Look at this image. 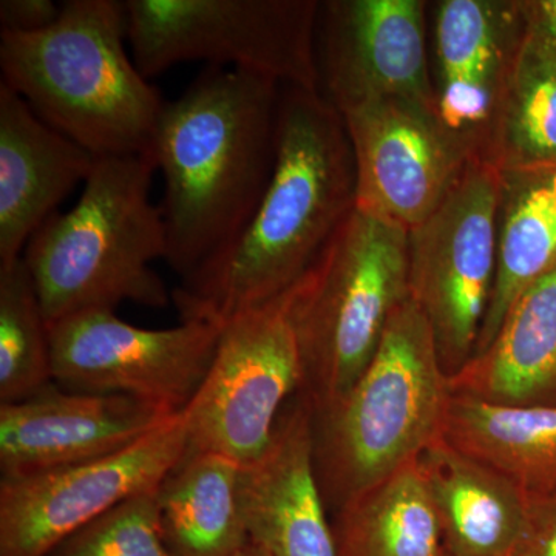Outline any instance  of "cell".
I'll return each mask as SVG.
<instances>
[{"mask_svg":"<svg viewBox=\"0 0 556 556\" xmlns=\"http://www.w3.org/2000/svg\"><path fill=\"white\" fill-rule=\"evenodd\" d=\"M281 87L207 67L164 105L152 156L164 181V262L181 281L218 262L254 217L276 166Z\"/></svg>","mask_w":556,"mask_h":556,"instance_id":"cell-1","label":"cell"},{"mask_svg":"<svg viewBox=\"0 0 556 556\" xmlns=\"http://www.w3.org/2000/svg\"><path fill=\"white\" fill-rule=\"evenodd\" d=\"M356 208V170L345 123L318 91L283 86L268 189L239 241L181 281V321L223 325L288 291Z\"/></svg>","mask_w":556,"mask_h":556,"instance_id":"cell-2","label":"cell"},{"mask_svg":"<svg viewBox=\"0 0 556 556\" xmlns=\"http://www.w3.org/2000/svg\"><path fill=\"white\" fill-rule=\"evenodd\" d=\"M118 0H67L35 35L0 33V83L97 159L152 155L166 101L126 49Z\"/></svg>","mask_w":556,"mask_h":556,"instance_id":"cell-3","label":"cell"},{"mask_svg":"<svg viewBox=\"0 0 556 556\" xmlns=\"http://www.w3.org/2000/svg\"><path fill=\"white\" fill-rule=\"evenodd\" d=\"M156 164L144 155L97 159L78 203L51 215L25 248L47 324L135 302L166 308L172 292L152 263L166 258V229L150 201Z\"/></svg>","mask_w":556,"mask_h":556,"instance_id":"cell-4","label":"cell"},{"mask_svg":"<svg viewBox=\"0 0 556 556\" xmlns=\"http://www.w3.org/2000/svg\"><path fill=\"white\" fill-rule=\"evenodd\" d=\"M452 388L427 317L409 298L345 396L314 415L325 501L339 508L417 459L442 434Z\"/></svg>","mask_w":556,"mask_h":556,"instance_id":"cell-5","label":"cell"},{"mask_svg":"<svg viewBox=\"0 0 556 556\" xmlns=\"http://www.w3.org/2000/svg\"><path fill=\"white\" fill-rule=\"evenodd\" d=\"M294 292L302 391L318 415L345 396L409 299L408 230L354 208Z\"/></svg>","mask_w":556,"mask_h":556,"instance_id":"cell-6","label":"cell"},{"mask_svg":"<svg viewBox=\"0 0 556 556\" xmlns=\"http://www.w3.org/2000/svg\"><path fill=\"white\" fill-rule=\"evenodd\" d=\"M131 60L146 79L177 64L239 68L320 93L314 0H124Z\"/></svg>","mask_w":556,"mask_h":556,"instance_id":"cell-7","label":"cell"},{"mask_svg":"<svg viewBox=\"0 0 556 556\" xmlns=\"http://www.w3.org/2000/svg\"><path fill=\"white\" fill-rule=\"evenodd\" d=\"M294 285L223 325L206 379L182 412L186 455L212 453L243 467L269 447L289 399L305 382Z\"/></svg>","mask_w":556,"mask_h":556,"instance_id":"cell-8","label":"cell"},{"mask_svg":"<svg viewBox=\"0 0 556 556\" xmlns=\"http://www.w3.org/2000/svg\"><path fill=\"white\" fill-rule=\"evenodd\" d=\"M500 193V169L468 161L437 211L408 232L409 298L450 378L473 357L495 287Z\"/></svg>","mask_w":556,"mask_h":556,"instance_id":"cell-9","label":"cell"},{"mask_svg":"<svg viewBox=\"0 0 556 556\" xmlns=\"http://www.w3.org/2000/svg\"><path fill=\"white\" fill-rule=\"evenodd\" d=\"M53 379L70 391L124 394L169 415L188 408L217 353L223 327L181 321L149 329L113 309H91L51 325Z\"/></svg>","mask_w":556,"mask_h":556,"instance_id":"cell-10","label":"cell"},{"mask_svg":"<svg viewBox=\"0 0 556 556\" xmlns=\"http://www.w3.org/2000/svg\"><path fill=\"white\" fill-rule=\"evenodd\" d=\"M188 452L185 413L129 447L0 481V556H47L102 515L159 489Z\"/></svg>","mask_w":556,"mask_h":556,"instance_id":"cell-11","label":"cell"},{"mask_svg":"<svg viewBox=\"0 0 556 556\" xmlns=\"http://www.w3.org/2000/svg\"><path fill=\"white\" fill-rule=\"evenodd\" d=\"M354 170L356 208L408 232L445 200L468 164L437 110L378 98L340 112Z\"/></svg>","mask_w":556,"mask_h":556,"instance_id":"cell-12","label":"cell"},{"mask_svg":"<svg viewBox=\"0 0 556 556\" xmlns=\"http://www.w3.org/2000/svg\"><path fill=\"white\" fill-rule=\"evenodd\" d=\"M316 50L321 97L339 113L378 98L437 110L422 0L320 3Z\"/></svg>","mask_w":556,"mask_h":556,"instance_id":"cell-13","label":"cell"},{"mask_svg":"<svg viewBox=\"0 0 556 556\" xmlns=\"http://www.w3.org/2000/svg\"><path fill=\"white\" fill-rule=\"evenodd\" d=\"M521 0H441L433 7V84L442 126L468 160L486 161L517 61Z\"/></svg>","mask_w":556,"mask_h":556,"instance_id":"cell-14","label":"cell"},{"mask_svg":"<svg viewBox=\"0 0 556 556\" xmlns=\"http://www.w3.org/2000/svg\"><path fill=\"white\" fill-rule=\"evenodd\" d=\"M149 402L124 394L49 387L0 404L2 478L42 473L113 455L170 419Z\"/></svg>","mask_w":556,"mask_h":556,"instance_id":"cell-15","label":"cell"},{"mask_svg":"<svg viewBox=\"0 0 556 556\" xmlns=\"http://www.w3.org/2000/svg\"><path fill=\"white\" fill-rule=\"evenodd\" d=\"M239 497L249 540L270 556H338L305 393L283 409L266 452L241 467Z\"/></svg>","mask_w":556,"mask_h":556,"instance_id":"cell-16","label":"cell"},{"mask_svg":"<svg viewBox=\"0 0 556 556\" xmlns=\"http://www.w3.org/2000/svg\"><path fill=\"white\" fill-rule=\"evenodd\" d=\"M94 163L97 156L0 83V266L22 258L62 201L86 185Z\"/></svg>","mask_w":556,"mask_h":556,"instance_id":"cell-17","label":"cell"},{"mask_svg":"<svg viewBox=\"0 0 556 556\" xmlns=\"http://www.w3.org/2000/svg\"><path fill=\"white\" fill-rule=\"evenodd\" d=\"M450 388L490 404H556V266L522 291L490 346Z\"/></svg>","mask_w":556,"mask_h":556,"instance_id":"cell-18","label":"cell"},{"mask_svg":"<svg viewBox=\"0 0 556 556\" xmlns=\"http://www.w3.org/2000/svg\"><path fill=\"white\" fill-rule=\"evenodd\" d=\"M447 556H508L527 495L510 479L439 437L419 456Z\"/></svg>","mask_w":556,"mask_h":556,"instance_id":"cell-19","label":"cell"},{"mask_svg":"<svg viewBox=\"0 0 556 556\" xmlns=\"http://www.w3.org/2000/svg\"><path fill=\"white\" fill-rule=\"evenodd\" d=\"M500 172L495 287L473 357L493 342L522 291L556 266V164Z\"/></svg>","mask_w":556,"mask_h":556,"instance_id":"cell-20","label":"cell"},{"mask_svg":"<svg viewBox=\"0 0 556 556\" xmlns=\"http://www.w3.org/2000/svg\"><path fill=\"white\" fill-rule=\"evenodd\" d=\"M441 437L526 495L556 492V404H490L452 391Z\"/></svg>","mask_w":556,"mask_h":556,"instance_id":"cell-21","label":"cell"},{"mask_svg":"<svg viewBox=\"0 0 556 556\" xmlns=\"http://www.w3.org/2000/svg\"><path fill=\"white\" fill-rule=\"evenodd\" d=\"M241 466L212 453L185 455L156 489L161 535L170 556H230L248 543Z\"/></svg>","mask_w":556,"mask_h":556,"instance_id":"cell-22","label":"cell"},{"mask_svg":"<svg viewBox=\"0 0 556 556\" xmlns=\"http://www.w3.org/2000/svg\"><path fill=\"white\" fill-rule=\"evenodd\" d=\"M332 530L338 556H447L419 457L348 500Z\"/></svg>","mask_w":556,"mask_h":556,"instance_id":"cell-23","label":"cell"},{"mask_svg":"<svg viewBox=\"0 0 556 556\" xmlns=\"http://www.w3.org/2000/svg\"><path fill=\"white\" fill-rule=\"evenodd\" d=\"M486 163L500 170L556 164V50L527 31L497 110Z\"/></svg>","mask_w":556,"mask_h":556,"instance_id":"cell-24","label":"cell"},{"mask_svg":"<svg viewBox=\"0 0 556 556\" xmlns=\"http://www.w3.org/2000/svg\"><path fill=\"white\" fill-rule=\"evenodd\" d=\"M50 328L24 258L0 266V404L51 386Z\"/></svg>","mask_w":556,"mask_h":556,"instance_id":"cell-25","label":"cell"},{"mask_svg":"<svg viewBox=\"0 0 556 556\" xmlns=\"http://www.w3.org/2000/svg\"><path fill=\"white\" fill-rule=\"evenodd\" d=\"M47 556H170L161 535L156 489L83 527Z\"/></svg>","mask_w":556,"mask_h":556,"instance_id":"cell-26","label":"cell"},{"mask_svg":"<svg viewBox=\"0 0 556 556\" xmlns=\"http://www.w3.org/2000/svg\"><path fill=\"white\" fill-rule=\"evenodd\" d=\"M508 556H556V492L527 495L525 525Z\"/></svg>","mask_w":556,"mask_h":556,"instance_id":"cell-27","label":"cell"},{"mask_svg":"<svg viewBox=\"0 0 556 556\" xmlns=\"http://www.w3.org/2000/svg\"><path fill=\"white\" fill-rule=\"evenodd\" d=\"M62 5L51 0H2L0 33L35 35L49 30L60 20Z\"/></svg>","mask_w":556,"mask_h":556,"instance_id":"cell-28","label":"cell"},{"mask_svg":"<svg viewBox=\"0 0 556 556\" xmlns=\"http://www.w3.org/2000/svg\"><path fill=\"white\" fill-rule=\"evenodd\" d=\"M526 31L556 50V0H521Z\"/></svg>","mask_w":556,"mask_h":556,"instance_id":"cell-29","label":"cell"},{"mask_svg":"<svg viewBox=\"0 0 556 556\" xmlns=\"http://www.w3.org/2000/svg\"><path fill=\"white\" fill-rule=\"evenodd\" d=\"M230 556H270L265 548L260 547L258 544L252 543L251 540L244 544L243 547H240L239 551L233 552Z\"/></svg>","mask_w":556,"mask_h":556,"instance_id":"cell-30","label":"cell"}]
</instances>
